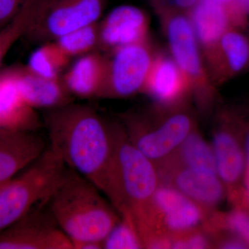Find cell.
Here are the masks:
<instances>
[{
	"mask_svg": "<svg viewBox=\"0 0 249 249\" xmlns=\"http://www.w3.org/2000/svg\"><path fill=\"white\" fill-rule=\"evenodd\" d=\"M49 146L67 168L104 191L113 150L110 123L86 105L71 103L49 110L45 118Z\"/></svg>",
	"mask_w": 249,
	"mask_h": 249,
	"instance_id": "obj_1",
	"label": "cell"
},
{
	"mask_svg": "<svg viewBox=\"0 0 249 249\" xmlns=\"http://www.w3.org/2000/svg\"><path fill=\"white\" fill-rule=\"evenodd\" d=\"M45 204L73 249L82 242L103 243L119 220L97 187L66 166Z\"/></svg>",
	"mask_w": 249,
	"mask_h": 249,
	"instance_id": "obj_2",
	"label": "cell"
},
{
	"mask_svg": "<svg viewBox=\"0 0 249 249\" xmlns=\"http://www.w3.org/2000/svg\"><path fill=\"white\" fill-rule=\"evenodd\" d=\"M153 163L129 142L122 124H114L112 157L103 193L121 214L134 221L146 209L158 188Z\"/></svg>",
	"mask_w": 249,
	"mask_h": 249,
	"instance_id": "obj_3",
	"label": "cell"
},
{
	"mask_svg": "<svg viewBox=\"0 0 249 249\" xmlns=\"http://www.w3.org/2000/svg\"><path fill=\"white\" fill-rule=\"evenodd\" d=\"M65 165L52 147L0 186V232L47 200Z\"/></svg>",
	"mask_w": 249,
	"mask_h": 249,
	"instance_id": "obj_4",
	"label": "cell"
},
{
	"mask_svg": "<svg viewBox=\"0 0 249 249\" xmlns=\"http://www.w3.org/2000/svg\"><path fill=\"white\" fill-rule=\"evenodd\" d=\"M158 16L170 54L189 81L192 93L201 104L211 103L215 86L210 78L200 44L188 14L167 12Z\"/></svg>",
	"mask_w": 249,
	"mask_h": 249,
	"instance_id": "obj_5",
	"label": "cell"
},
{
	"mask_svg": "<svg viewBox=\"0 0 249 249\" xmlns=\"http://www.w3.org/2000/svg\"><path fill=\"white\" fill-rule=\"evenodd\" d=\"M121 120L129 142L153 162L178 150L194 128L191 114L179 107L168 109L155 127L138 112L123 114Z\"/></svg>",
	"mask_w": 249,
	"mask_h": 249,
	"instance_id": "obj_6",
	"label": "cell"
},
{
	"mask_svg": "<svg viewBox=\"0 0 249 249\" xmlns=\"http://www.w3.org/2000/svg\"><path fill=\"white\" fill-rule=\"evenodd\" d=\"M155 52L150 40L109 52L99 98H127L142 91Z\"/></svg>",
	"mask_w": 249,
	"mask_h": 249,
	"instance_id": "obj_7",
	"label": "cell"
},
{
	"mask_svg": "<svg viewBox=\"0 0 249 249\" xmlns=\"http://www.w3.org/2000/svg\"><path fill=\"white\" fill-rule=\"evenodd\" d=\"M109 0H46L27 36L34 42L54 41L67 33L99 22Z\"/></svg>",
	"mask_w": 249,
	"mask_h": 249,
	"instance_id": "obj_8",
	"label": "cell"
},
{
	"mask_svg": "<svg viewBox=\"0 0 249 249\" xmlns=\"http://www.w3.org/2000/svg\"><path fill=\"white\" fill-rule=\"evenodd\" d=\"M0 249H73L45 203L0 232Z\"/></svg>",
	"mask_w": 249,
	"mask_h": 249,
	"instance_id": "obj_9",
	"label": "cell"
},
{
	"mask_svg": "<svg viewBox=\"0 0 249 249\" xmlns=\"http://www.w3.org/2000/svg\"><path fill=\"white\" fill-rule=\"evenodd\" d=\"M213 139L216 170L224 185L235 191L247 171V158L240 114L226 111Z\"/></svg>",
	"mask_w": 249,
	"mask_h": 249,
	"instance_id": "obj_10",
	"label": "cell"
},
{
	"mask_svg": "<svg viewBox=\"0 0 249 249\" xmlns=\"http://www.w3.org/2000/svg\"><path fill=\"white\" fill-rule=\"evenodd\" d=\"M201 50L210 78L215 87L249 71V37L242 29L227 31Z\"/></svg>",
	"mask_w": 249,
	"mask_h": 249,
	"instance_id": "obj_11",
	"label": "cell"
},
{
	"mask_svg": "<svg viewBox=\"0 0 249 249\" xmlns=\"http://www.w3.org/2000/svg\"><path fill=\"white\" fill-rule=\"evenodd\" d=\"M159 110L178 107L192 93L186 76L170 53L156 51L142 91Z\"/></svg>",
	"mask_w": 249,
	"mask_h": 249,
	"instance_id": "obj_12",
	"label": "cell"
},
{
	"mask_svg": "<svg viewBox=\"0 0 249 249\" xmlns=\"http://www.w3.org/2000/svg\"><path fill=\"white\" fill-rule=\"evenodd\" d=\"M249 11L238 1L221 4L210 0H200L188 13L201 49L212 45L229 30H244L248 24Z\"/></svg>",
	"mask_w": 249,
	"mask_h": 249,
	"instance_id": "obj_13",
	"label": "cell"
},
{
	"mask_svg": "<svg viewBox=\"0 0 249 249\" xmlns=\"http://www.w3.org/2000/svg\"><path fill=\"white\" fill-rule=\"evenodd\" d=\"M99 47L110 52L150 40V19L144 10L133 5H121L98 22Z\"/></svg>",
	"mask_w": 249,
	"mask_h": 249,
	"instance_id": "obj_14",
	"label": "cell"
},
{
	"mask_svg": "<svg viewBox=\"0 0 249 249\" xmlns=\"http://www.w3.org/2000/svg\"><path fill=\"white\" fill-rule=\"evenodd\" d=\"M47 147L36 132L0 129V186L27 168Z\"/></svg>",
	"mask_w": 249,
	"mask_h": 249,
	"instance_id": "obj_15",
	"label": "cell"
},
{
	"mask_svg": "<svg viewBox=\"0 0 249 249\" xmlns=\"http://www.w3.org/2000/svg\"><path fill=\"white\" fill-rule=\"evenodd\" d=\"M41 126L37 110L19 90L14 69L0 72V129L36 132Z\"/></svg>",
	"mask_w": 249,
	"mask_h": 249,
	"instance_id": "obj_16",
	"label": "cell"
},
{
	"mask_svg": "<svg viewBox=\"0 0 249 249\" xmlns=\"http://www.w3.org/2000/svg\"><path fill=\"white\" fill-rule=\"evenodd\" d=\"M149 205L158 210L165 227L172 232L193 230L202 220L199 204L173 186H158Z\"/></svg>",
	"mask_w": 249,
	"mask_h": 249,
	"instance_id": "obj_17",
	"label": "cell"
},
{
	"mask_svg": "<svg viewBox=\"0 0 249 249\" xmlns=\"http://www.w3.org/2000/svg\"><path fill=\"white\" fill-rule=\"evenodd\" d=\"M14 69L23 97L36 110H52L73 103V96L64 84L62 77L45 78L33 73L27 67Z\"/></svg>",
	"mask_w": 249,
	"mask_h": 249,
	"instance_id": "obj_18",
	"label": "cell"
},
{
	"mask_svg": "<svg viewBox=\"0 0 249 249\" xmlns=\"http://www.w3.org/2000/svg\"><path fill=\"white\" fill-rule=\"evenodd\" d=\"M106 67V56L96 51L78 57L62 79L73 97L99 98L104 83Z\"/></svg>",
	"mask_w": 249,
	"mask_h": 249,
	"instance_id": "obj_19",
	"label": "cell"
},
{
	"mask_svg": "<svg viewBox=\"0 0 249 249\" xmlns=\"http://www.w3.org/2000/svg\"><path fill=\"white\" fill-rule=\"evenodd\" d=\"M174 187L188 198L206 206H214L225 194L224 184L217 173L183 166L173 177Z\"/></svg>",
	"mask_w": 249,
	"mask_h": 249,
	"instance_id": "obj_20",
	"label": "cell"
},
{
	"mask_svg": "<svg viewBox=\"0 0 249 249\" xmlns=\"http://www.w3.org/2000/svg\"><path fill=\"white\" fill-rule=\"evenodd\" d=\"M46 0H27L17 15L0 29V65L10 49L27 37L40 15Z\"/></svg>",
	"mask_w": 249,
	"mask_h": 249,
	"instance_id": "obj_21",
	"label": "cell"
},
{
	"mask_svg": "<svg viewBox=\"0 0 249 249\" xmlns=\"http://www.w3.org/2000/svg\"><path fill=\"white\" fill-rule=\"evenodd\" d=\"M71 58L62 52L55 41L45 42L29 57L27 67L36 74L49 78H60Z\"/></svg>",
	"mask_w": 249,
	"mask_h": 249,
	"instance_id": "obj_22",
	"label": "cell"
},
{
	"mask_svg": "<svg viewBox=\"0 0 249 249\" xmlns=\"http://www.w3.org/2000/svg\"><path fill=\"white\" fill-rule=\"evenodd\" d=\"M183 166L217 173L213 149L193 129L178 148Z\"/></svg>",
	"mask_w": 249,
	"mask_h": 249,
	"instance_id": "obj_23",
	"label": "cell"
},
{
	"mask_svg": "<svg viewBox=\"0 0 249 249\" xmlns=\"http://www.w3.org/2000/svg\"><path fill=\"white\" fill-rule=\"evenodd\" d=\"M54 41L70 58L96 52L99 47L98 22L70 31Z\"/></svg>",
	"mask_w": 249,
	"mask_h": 249,
	"instance_id": "obj_24",
	"label": "cell"
},
{
	"mask_svg": "<svg viewBox=\"0 0 249 249\" xmlns=\"http://www.w3.org/2000/svg\"><path fill=\"white\" fill-rule=\"evenodd\" d=\"M103 242V249H138L144 247L135 222L127 214H122Z\"/></svg>",
	"mask_w": 249,
	"mask_h": 249,
	"instance_id": "obj_25",
	"label": "cell"
},
{
	"mask_svg": "<svg viewBox=\"0 0 249 249\" xmlns=\"http://www.w3.org/2000/svg\"><path fill=\"white\" fill-rule=\"evenodd\" d=\"M224 227L246 242L249 247V210L240 206L229 213L224 219Z\"/></svg>",
	"mask_w": 249,
	"mask_h": 249,
	"instance_id": "obj_26",
	"label": "cell"
},
{
	"mask_svg": "<svg viewBox=\"0 0 249 249\" xmlns=\"http://www.w3.org/2000/svg\"><path fill=\"white\" fill-rule=\"evenodd\" d=\"M156 14L181 12L188 14L200 0H148Z\"/></svg>",
	"mask_w": 249,
	"mask_h": 249,
	"instance_id": "obj_27",
	"label": "cell"
},
{
	"mask_svg": "<svg viewBox=\"0 0 249 249\" xmlns=\"http://www.w3.org/2000/svg\"><path fill=\"white\" fill-rule=\"evenodd\" d=\"M27 0H0V29L17 15Z\"/></svg>",
	"mask_w": 249,
	"mask_h": 249,
	"instance_id": "obj_28",
	"label": "cell"
},
{
	"mask_svg": "<svg viewBox=\"0 0 249 249\" xmlns=\"http://www.w3.org/2000/svg\"><path fill=\"white\" fill-rule=\"evenodd\" d=\"M209 242L206 236L201 233H195L186 238H179L171 241L170 248L178 249H206Z\"/></svg>",
	"mask_w": 249,
	"mask_h": 249,
	"instance_id": "obj_29",
	"label": "cell"
},
{
	"mask_svg": "<svg viewBox=\"0 0 249 249\" xmlns=\"http://www.w3.org/2000/svg\"><path fill=\"white\" fill-rule=\"evenodd\" d=\"M241 124H242V132H243V139L245 140L244 147H245L246 158H247V171L246 173L249 174V121L246 120L243 116H240Z\"/></svg>",
	"mask_w": 249,
	"mask_h": 249,
	"instance_id": "obj_30",
	"label": "cell"
},
{
	"mask_svg": "<svg viewBox=\"0 0 249 249\" xmlns=\"http://www.w3.org/2000/svg\"><path fill=\"white\" fill-rule=\"evenodd\" d=\"M220 248L227 249H249V245L243 240L233 235L231 237L227 238L222 242Z\"/></svg>",
	"mask_w": 249,
	"mask_h": 249,
	"instance_id": "obj_31",
	"label": "cell"
},
{
	"mask_svg": "<svg viewBox=\"0 0 249 249\" xmlns=\"http://www.w3.org/2000/svg\"><path fill=\"white\" fill-rule=\"evenodd\" d=\"M103 249L102 242H85L75 246L73 249Z\"/></svg>",
	"mask_w": 249,
	"mask_h": 249,
	"instance_id": "obj_32",
	"label": "cell"
},
{
	"mask_svg": "<svg viewBox=\"0 0 249 249\" xmlns=\"http://www.w3.org/2000/svg\"><path fill=\"white\" fill-rule=\"evenodd\" d=\"M210 1H214V2L218 3V4L224 5L233 4V3H235L236 2V1H241V0H210Z\"/></svg>",
	"mask_w": 249,
	"mask_h": 249,
	"instance_id": "obj_33",
	"label": "cell"
},
{
	"mask_svg": "<svg viewBox=\"0 0 249 249\" xmlns=\"http://www.w3.org/2000/svg\"><path fill=\"white\" fill-rule=\"evenodd\" d=\"M246 6H247V10L249 13V0H246Z\"/></svg>",
	"mask_w": 249,
	"mask_h": 249,
	"instance_id": "obj_34",
	"label": "cell"
},
{
	"mask_svg": "<svg viewBox=\"0 0 249 249\" xmlns=\"http://www.w3.org/2000/svg\"><path fill=\"white\" fill-rule=\"evenodd\" d=\"M246 196H247V200L249 202V204H248V205H247V207H248V208H247V209H248L249 210V194H247V195H246Z\"/></svg>",
	"mask_w": 249,
	"mask_h": 249,
	"instance_id": "obj_35",
	"label": "cell"
},
{
	"mask_svg": "<svg viewBox=\"0 0 249 249\" xmlns=\"http://www.w3.org/2000/svg\"><path fill=\"white\" fill-rule=\"evenodd\" d=\"M241 1H242V2H243L244 4H245V5H246V0H241Z\"/></svg>",
	"mask_w": 249,
	"mask_h": 249,
	"instance_id": "obj_36",
	"label": "cell"
},
{
	"mask_svg": "<svg viewBox=\"0 0 249 249\" xmlns=\"http://www.w3.org/2000/svg\"></svg>",
	"mask_w": 249,
	"mask_h": 249,
	"instance_id": "obj_37",
	"label": "cell"
}]
</instances>
